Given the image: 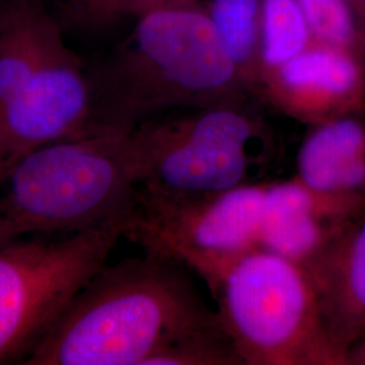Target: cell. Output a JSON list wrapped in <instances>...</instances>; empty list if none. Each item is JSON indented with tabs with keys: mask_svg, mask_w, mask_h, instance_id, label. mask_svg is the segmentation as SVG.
Listing matches in <instances>:
<instances>
[{
	"mask_svg": "<svg viewBox=\"0 0 365 365\" xmlns=\"http://www.w3.org/2000/svg\"><path fill=\"white\" fill-rule=\"evenodd\" d=\"M221 325L184 267L145 253L106 262L22 364L145 365L161 349Z\"/></svg>",
	"mask_w": 365,
	"mask_h": 365,
	"instance_id": "1",
	"label": "cell"
},
{
	"mask_svg": "<svg viewBox=\"0 0 365 365\" xmlns=\"http://www.w3.org/2000/svg\"><path fill=\"white\" fill-rule=\"evenodd\" d=\"M137 190L130 131L39 146L0 173V244L96 227L125 215Z\"/></svg>",
	"mask_w": 365,
	"mask_h": 365,
	"instance_id": "2",
	"label": "cell"
},
{
	"mask_svg": "<svg viewBox=\"0 0 365 365\" xmlns=\"http://www.w3.org/2000/svg\"><path fill=\"white\" fill-rule=\"evenodd\" d=\"M91 131H130L150 113L232 92L241 72L212 21L182 9L145 14L126 51L91 71Z\"/></svg>",
	"mask_w": 365,
	"mask_h": 365,
	"instance_id": "3",
	"label": "cell"
},
{
	"mask_svg": "<svg viewBox=\"0 0 365 365\" xmlns=\"http://www.w3.org/2000/svg\"><path fill=\"white\" fill-rule=\"evenodd\" d=\"M214 298L244 365L341 364L309 271L256 248L225 276Z\"/></svg>",
	"mask_w": 365,
	"mask_h": 365,
	"instance_id": "4",
	"label": "cell"
},
{
	"mask_svg": "<svg viewBox=\"0 0 365 365\" xmlns=\"http://www.w3.org/2000/svg\"><path fill=\"white\" fill-rule=\"evenodd\" d=\"M128 214V212H126ZM125 215L69 235L0 244V364L26 360L123 237Z\"/></svg>",
	"mask_w": 365,
	"mask_h": 365,
	"instance_id": "5",
	"label": "cell"
},
{
	"mask_svg": "<svg viewBox=\"0 0 365 365\" xmlns=\"http://www.w3.org/2000/svg\"><path fill=\"white\" fill-rule=\"evenodd\" d=\"M265 187L267 182H245L202 196L160 195L138 188L125 217L123 237L145 253L199 276L214 297L235 262L260 248Z\"/></svg>",
	"mask_w": 365,
	"mask_h": 365,
	"instance_id": "6",
	"label": "cell"
},
{
	"mask_svg": "<svg viewBox=\"0 0 365 365\" xmlns=\"http://www.w3.org/2000/svg\"><path fill=\"white\" fill-rule=\"evenodd\" d=\"M259 129L229 103L196 117L141 123L130 130L138 188L167 196L218 194L250 182Z\"/></svg>",
	"mask_w": 365,
	"mask_h": 365,
	"instance_id": "7",
	"label": "cell"
},
{
	"mask_svg": "<svg viewBox=\"0 0 365 365\" xmlns=\"http://www.w3.org/2000/svg\"><path fill=\"white\" fill-rule=\"evenodd\" d=\"M90 69L68 46L46 61L0 114V173L43 145L91 133Z\"/></svg>",
	"mask_w": 365,
	"mask_h": 365,
	"instance_id": "8",
	"label": "cell"
},
{
	"mask_svg": "<svg viewBox=\"0 0 365 365\" xmlns=\"http://www.w3.org/2000/svg\"><path fill=\"white\" fill-rule=\"evenodd\" d=\"M354 197L324 195L294 179L267 182L261 211L260 248L268 249L304 268L318 260L341 230L331 221Z\"/></svg>",
	"mask_w": 365,
	"mask_h": 365,
	"instance_id": "9",
	"label": "cell"
},
{
	"mask_svg": "<svg viewBox=\"0 0 365 365\" xmlns=\"http://www.w3.org/2000/svg\"><path fill=\"white\" fill-rule=\"evenodd\" d=\"M317 288L325 327L346 363V352L365 333V218L341 232L306 268Z\"/></svg>",
	"mask_w": 365,
	"mask_h": 365,
	"instance_id": "10",
	"label": "cell"
},
{
	"mask_svg": "<svg viewBox=\"0 0 365 365\" xmlns=\"http://www.w3.org/2000/svg\"><path fill=\"white\" fill-rule=\"evenodd\" d=\"M274 101L292 115L319 120L349 102L361 84L357 63L341 48H306L286 64L267 73Z\"/></svg>",
	"mask_w": 365,
	"mask_h": 365,
	"instance_id": "11",
	"label": "cell"
},
{
	"mask_svg": "<svg viewBox=\"0 0 365 365\" xmlns=\"http://www.w3.org/2000/svg\"><path fill=\"white\" fill-rule=\"evenodd\" d=\"M66 46L63 29L45 0H7L0 7V114Z\"/></svg>",
	"mask_w": 365,
	"mask_h": 365,
	"instance_id": "12",
	"label": "cell"
},
{
	"mask_svg": "<svg viewBox=\"0 0 365 365\" xmlns=\"http://www.w3.org/2000/svg\"><path fill=\"white\" fill-rule=\"evenodd\" d=\"M298 180L324 195L354 197L365 190V128L351 118L318 123L300 144Z\"/></svg>",
	"mask_w": 365,
	"mask_h": 365,
	"instance_id": "13",
	"label": "cell"
},
{
	"mask_svg": "<svg viewBox=\"0 0 365 365\" xmlns=\"http://www.w3.org/2000/svg\"><path fill=\"white\" fill-rule=\"evenodd\" d=\"M260 58L265 73L309 48L310 29L297 0H262Z\"/></svg>",
	"mask_w": 365,
	"mask_h": 365,
	"instance_id": "14",
	"label": "cell"
},
{
	"mask_svg": "<svg viewBox=\"0 0 365 365\" xmlns=\"http://www.w3.org/2000/svg\"><path fill=\"white\" fill-rule=\"evenodd\" d=\"M259 0H214L211 21L241 76L248 72L257 49Z\"/></svg>",
	"mask_w": 365,
	"mask_h": 365,
	"instance_id": "15",
	"label": "cell"
},
{
	"mask_svg": "<svg viewBox=\"0 0 365 365\" xmlns=\"http://www.w3.org/2000/svg\"><path fill=\"white\" fill-rule=\"evenodd\" d=\"M145 365H244L225 327L179 341L153 354Z\"/></svg>",
	"mask_w": 365,
	"mask_h": 365,
	"instance_id": "16",
	"label": "cell"
},
{
	"mask_svg": "<svg viewBox=\"0 0 365 365\" xmlns=\"http://www.w3.org/2000/svg\"><path fill=\"white\" fill-rule=\"evenodd\" d=\"M314 37L324 45L344 49L354 37L346 0H297Z\"/></svg>",
	"mask_w": 365,
	"mask_h": 365,
	"instance_id": "17",
	"label": "cell"
},
{
	"mask_svg": "<svg viewBox=\"0 0 365 365\" xmlns=\"http://www.w3.org/2000/svg\"><path fill=\"white\" fill-rule=\"evenodd\" d=\"M126 0H45L63 29L90 26Z\"/></svg>",
	"mask_w": 365,
	"mask_h": 365,
	"instance_id": "18",
	"label": "cell"
},
{
	"mask_svg": "<svg viewBox=\"0 0 365 365\" xmlns=\"http://www.w3.org/2000/svg\"><path fill=\"white\" fill-rule=\"evenodd\" d=\"M346 363L365 364V333L348 349Z\"/></svg>",
	"mask_w": 365,
	"mask_h": 365,
	"instance_id": "19",
	"label": "cell"
}]
</instances>
